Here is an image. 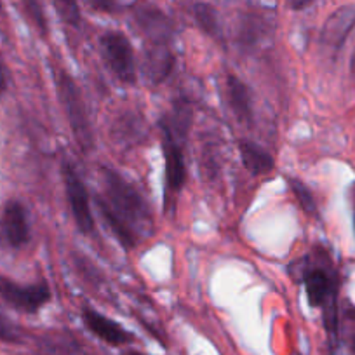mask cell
<instances>
[{"label": "cell", "instance_id": "cell-5", "mask_svg": "<svg viewBox=\"0 0 355 355\" xmlns=\"http://www.w3.org/2000/svg\"><path fill=\"white\" fill-rule=\"evenodd\" d=\"M0 296L11 306L21 312H39L51 300L49 286L46 282L37 284H18L8 277H0Z\"/></svg>", "mask_w": 355, "mask_h": 355}, {"label": "cell", "instance_id": "cell-9", "mask_svg": "<svg viewBox=\"0 0 355 355\" xmlns=\"http://www.w3.org/2000/svg\"><path fill=\"white\" fill-rule=\"evenodd\" d=\"M82 319H84L85 326L89 327L91 333H94L98 338L107 341V343L124 345L132 340L131 333H128L124 327L119 326L117 322H114V320L108 319V317L101 315V313L96 312V310L84 309V312H82Z\"/></svg>", "mask_w": 355, "mask_h": 355}, {"label": "cell", "instance_id": "cell-12", "mask_svg": "<svg viewBox=\"0 0 355 355\" xmlns=\"http://www.w3.org/2000/svg\"><path fill=\"white\" fill-rule=\"evenodd\" d=\"M174 64V56L169 49V44H152L145 53V70L146 78L153 84L162 82L171 73Z\"/></svg>", "mask_w": 355, "mask_h": 355}, {"label": "cell", "instance_id": "cell-7", "mask_svg": "<svg viewBox=\"0 0 355 355\" xmlns=\"http://www.w3.org/2000/svg\"><path fill=\"white\" fill-rule=\"evenodd\" d=\"M0 239L9 248L19 249L30 241V225L26 209L18 200H9L0 216Z\"/></svg>", "mask_w": 355, "mask_h": 355}, {"label": "cell", "instance_id": "cell-3", "mask_svg": "<svg viewBox=\"0 0 355 355\" xmlns=\"http://www.w3.org/2000/svg\"><path fill=\"white\" fill-rule=\"evenodd\" d=\"M101 56L112 73L125 85L136 84L135 51L128 37L121 32H108L101 37Z\"/></svg>", "mask_w": 355, "mask_h": 355}, {"label": "cell", "instance_id": "cell-6", "mask_svg": "<svg viewBox=\"0 0 355 355\" xmlns=\"http://www.w3.org/2000/svg\"><path fill=\"white\" fill-rule=\"evenodd\" d=\"M160 129H162V153L164 162H166V190L167 196H176L183 189L187 180L183 150L166 121L160 122Z\"/></svg>", "mask_w": 355, "mask_h": 355}, {"label": "cell", "instance_id": "cell-14", "mask_svg": "<svg viewBox=\"0 0 355 355\" xmlns=\"http://www.w3.org/2000/svg\"><path fill=\"white\" fill-rule=\"evenodd\" d=\"M239 153H241L244 167L252 176H261V174L270 173L275 166L274 157L252 141L239 143Z\"/></svg>", "mask_w": 355, "mask_h": 355}, {"label": "cell", "instance_id": "cell-15", "mask_svg": "<svg viewBox=\"0 0 355 355\" xmlns=\"http://www.w3.org/2000/svg\"><path fill=\"white\" fill-rule=\"evenodd\" d=\"M193 18H196L197 25L207 33V35L218 39L220 37V23H218V15L214 11V8H211L209 4H199L193 6Z\"/></svg>", "mask_w": 355, "mask_h": 355}, {"label": "cell", "instance_id": "cell-13", "mask_svg": "<svg viewBox=\"0 0 355 355\" xmlns=\"http://www.w3.org/2000/svg\"><path fill=\"white\" fill-rule=\"evenodd\" d=\"M228 101H230L232 112L242 124H251L252 122V100L249 94L248 85L237 77L230 75L227 80Z\"/></svg>", "mask_w": 355, "mask_h": 355}, {"label": "cell", "instance_id": "cell-16", "mask_svg": "<svg viewBox=\"0 0 355 355\" xmlns=\"http://www.w3.org/2000/svg\"><path fill=\"white\" fill-rule=\"evenodd\" d=\"M53 2L56 6L60 18L67 25L78 26V23H80V9H78L77 0H53Z\"/></svg>", "mask_w": 355, "mask_h": 355}, {"label": "cell", "instance_id": "cell-1", "mask_svg": "<svg viewBox=\"0 0 355 355\" xmlns=\"http://www.w3.org/2000/svg\"><path fill=\"white\" fill-rule=\"evenodd\" d=\"M105 196L96 197L98 211L125 249H132L152 232V216L138 190L115 171L101 169Z\"/></svg>", "mask_w": 355, "mask_h": 355}, {"label": "cell", "instance_id": "cell-24", "mask_svg": "<svg viewBox=\"0 0 355 355\" xmlns=\"http://www.w3.org/2000/svg\"><path fill=\"white\" fill-rule=\"evenodd\" d=\"M0 8H2V2H0Z\"/></svg>", "mask_w": 355, "mask_h": 355}, {"label": "cell", "instance_id": "cell-10", "mask_svg": "<svg viewBox=\"0 0 355 355\" xmlns=\"http://www.w3.org/2000/svg\"><path fill=\"white\" fill-rule=\"evenodd\" d=\"M302 281L305 284L306 298H309V303L312 306H324L327 300L336 296L333 279L329 277V274L324 268L309 266V268L303 270Z\"/></svg>", "mask_w": 355, "mask_h": 355}, {"label": "cell", "instance_id": "cell-21", "mask_svg": "<svg viewBox=\"0 0 355 355\" xmlns=\"http://www.w3.org/2000/svg\"><path fill=\"white\" fill-rule=\"evenodd\" d=\"M289 8L295 9V11H302V9L309 8L312 4V0H288Z\"/></svg>", "mask_w": 355, "mask_h": 355}, {"label": "cell", "instance_id": "cell-8", "mask_svg": "<svg viewBox=\"0 0 355 355\" xmlns=\"http://www.w3.org/2000/svg\"><path fill=\"white\" fill-rule=\"evenodd\" d=\"M135 18L139 30L145 33L146 40H150L152 44H169L173 28H171L169 19L159 9L152 8V6H143V8L136 9Z\"/></svg>", "mask_w": 355, "mask_h": 355}, {"label": "cell", "instance_id": "cell-19", "mask_svg": "<svg viewBox=\"0 0 355 355\" xmlns=\"http://www.w3.org/2000/svg\"><path fill=\"white\" fill-rule=\"evenodd\" d=\"M91 11L105 12V15H114L121 9V0H84Z\"/></svg>", "mask_w": 355, "mask_h": 355}, {"label": "cell", "instance_id": "cell-23", "mask_svg": "<svg viewBox=\"0 0 355 355\" xmlns=\"http://www.w3.org/2000/svg\"><path fill=\"white\" fill-rule=\"evenodd\" d=\"M125 355H143V354H139V352H128Z\"/></svg>", "mask_w": 355, "mask_h": 355}, {"label": "cell", "instance_id": "cell-18", "mask_svg": "<svg viewBox=\"0 0 355 355\" xmlns=\"http://www.w3.org/2000/svg\"><path fill=\"white\" fill-rule=\"evenodd\" d=\"M23 4H25L26 12H28L30 19L35 23L37 28L46 35L47 33V23H46V16H44L42 6H40V0H23Z\"/></svg>", "mask_w": 355, "mask_h": 355}, {"label": "cell", "instance_id": "cell-11", "mask_svg": "<svg viewBox=\"0 0 355 355\" xmlns=\"http://www.w3.org/2000/svg\"><path fill=\"white\" fill-rule=\"evenodd\" d=\"M355 26V8H341L331 16L326 21L322 28V35H320V40H322L326 46L341 47V44L345 42V39L348 37V33L352 32V28Z\"/></svg>", "mask_w": 355, "mask_h": 355}, {"label": "cell", "instance_id": "cell-4", "mask_svg": "<svg viewBox=\"0 0 355 355\" xmlns=\"http://www.w3.org/2000/svg\"><path fill=\"white\" fill-rule=\"evenodd\" d=\"M63 183L70 211L73 214L78 230L84 235H91L94 232V216L91 211V202H89V193L84 182L70 162L63 164Z\"/></svg>", "mask_w": 355, "mask_h": 355}, {"label": "cell", "instance_id": "cell-20", "mask_svg": "<svg viewBox=\"0 0 355 355\" xmlns=\"http://www.w3.org/2000/svg\"><path fill=\"white\" fill-rule=\"evenodd\" d=\"M0 340L15 341L16 340V329L9 320L0 315Z\"/></svg>", "mask_w": 355, "mask_h": 355}, {"label": "cell", "instance_id": "cell-22", "mask_svg": "<svg viewBox=\"0 0 355 355\" xmlns=\"http://www.w3.org/2000/svg\"><path fill=\"white\" fill-rule=\"evenodd\" d=\"M6 70H4V63H2V58H0V93H4L6 91Z\"/></svg>", "mask_w": 355, "mask_h": 355}, {"label": "cell", "instance_id": "cell-2", "mask_svg": "<svg viewBox=\"0 0 355 355\" xmlns=\"http://www.w3.org/2000/svg\"><path fill=\"white\" fill-rule=\"evenodd\" d=\"M56 89L58 98H60V103L63 107L64 115H67L68 124H70L71 131H73L75 139L84 148V152H89V150L93 148L94 143L93 129H91L87 110H85L84 100H82V94L78 91L77 84H75L73 78L67 71L60 70L56 77Z\"/></svg>", "mask_w": 355, "mask_h": 355}, {"label": "cell", "instance_id": "cell-17", "mask_svg": "<svg viewBox=\"0 0 355 355\" xmlns=\"http://www.w3.org/2000/svg\"><path fill=\"white\" fill-rule=\"evenodd\" d=\"M289 187H291L293 193H295V197L298 199L300 206H302L306 213L315 214L317 206H315V199H313L312 192H310V190L306 189L302 182L295 180V178H291V180H289Z\"/></svg>", "mask_w": 355, "mask_h": 355}]
</instances>
